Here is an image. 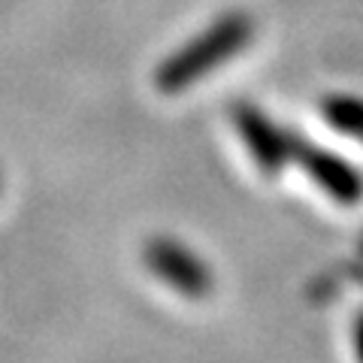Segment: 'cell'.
<instances>
[{"label":"cell","instance_id":"cell-1","mask_svg":"<svg viewBox=\"0 0 363 363\" xmlns=\"http://www.w3.org/2000/svg\"><path fill=\"white\" fill-rule=\"evenodd\" d=\"M248 40H252V21L245 16H227L215 21L203 37L185 45V52H179L157 70V85L161 91H182L185 85L197 82L200 76H206V70L236 55Z\"/></svg>","mask_w":363,"mask_h":363},{"label":"cell","instance_id":"cell-2","mask_svg":"<svg viewBox=\"0 0 363 363\" xmlns=\"http://www.w3.org/2000/svg\"><path fill=\"white\" fill-rule=\"evenodd\" d=\"M145 257H149V267L155 276H161L167 285H173L179 294H185V297H206L209 294V288H212L209 269L179 242L157 240L149 245Z\"/></svg>","mask_w":363,"mask_h":363},{"label":"cell","instance_id":"cell-3","mask_svg":"<svg viewBox=\"0 0 363 363\" xmlns=\"http://www.w3.org/2000/svg\"><path fill=\"white\" fill-rule=\"evenodd\" d=\"M236 128H240V133L245 136L248 149H252L255 161L264 167V173H279V169L285 167L291 145L257 109H252V106L236 109Z\"/></svg>","mask_w":363,"mask_h":363},{"label":"cell","instance_id":"cell-4","mask_svg":"<svg viewBox=\"0 0 363 363\" xmlns=\"http://www.w3.org/2000/svg\"><path fill=\"white\" fill-rule=\"evenodd\" d=\"M300 161L306 167L318 185H321L327 194L339 203H357L363 197V179L354 173V167L339 161V157L327 155V152H312V149H303L300 152Z\"/></svg>","mask_w":363,"mask_h":363},{"label":"cell","instance_id":"cell-5","mask_svg":"<svg viewBox=\"0 0 363 363\" xmlns=\"http://www.w3.org/2000/svg\"><path fill=\"white\" fill-rule=\"evenodd\" d=\"M324 112L330 118L333 128L345 130L348 136H357L363 140V104L354 97H330L324 104Z\"/></svg>","mask_w":363,"mask_h":363},{"label":"cell","instance_id":"cell-6","mask_svg":"<svg viewBox=\"0 0 363 363\" xmlns=\"http://www.w3.org/2000/svg\"><path fill=\"white\" fill-rule=\"evenodd\" d=\"M354 345H357V357L363 363V318H360L357 327H354Z\"/></svg>","mask_w":363,"mask_h":363}]
</instances>
